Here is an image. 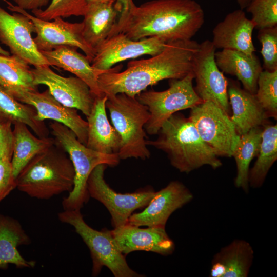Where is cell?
Wrapping results in <instances>:
<instances>
[{
	"mask_svg": "<svg viewBox=\"0 0 277 277\" xmlns=\"http://www.w3.org/2000/svg\"><path fill=\"white\" fill-rule=\"evenodd\" d=\"M204 21L203 9L195 0H152L138 6L134 3L120 16L108 37L121 33L133 40L150 37L167 43L190 40Z\"/></svg>",
	"mask_w": 277,
	"mask_h": 277,
	"instance_id": "1",
	"label": "cell"
},
{
	"mask_svg": "<svg viewBox=\"0 0 277 277\" xmlns=\"http://www.w3.org/2000/svg\"><path fill=\"white\" fill-rule=\"evenodd\" d=\"M199 43L192 39L169 42L163 51L147 59L129 62L101 74L98 84L106 95L125 93L135 97L147 87L164 80L180 79L191 71Z\"/></svg>",
	"mask_w": 277,
	"mask_h": 277,
	"instance_id": "2",
	"label": "cell"
},
{
	"mask_svg": "<svg viewBox=\"0 0 277 277\" xmlns=\"http://www.w3.org/2000/svg\"><path fill=\"white\" fill-rule=\"evenodd\" d=\"M157 134L155 140H147V145L164 152L171 165L180 172L189 173L205 165L215 169L222 165L214 150L181 113L172 115Z\"/></svg>",
	"mask_w": 277,
	"mask_h": 277,
	"instance_id": "3",
	"label": "cell"
},
{
	"mask_svg": "<svg viewBox=\"0 0 277 277\" xmlns=\"http://www.w3.org/2000/svg\"><path fill=\"white\" fill-rule=\"evenodd\" d=\"M73 164L55 144L33 157L16 178V188L32 197L48 199L71 192L74 183Z\"/></svg>",
	"mask_w": 277,
	"mask_h": 277,
	"instance_id": "4",
	"label": "cell"
},
{
	"mask_svg": "<svg viewBox=\"0 0 277 277\" xmlns=\"http://www.w3.org/2000/svg\"><path fill=\"white\" fill-rule=\"evenodd\" d=\"M50 128L55 144L68 154L75 172L73 188L63 199V207L64 210L81 209L89 197L87 184L92 170L100 164L116 166L120 159L117 154H105L88 148L71 130L61 123L53 121Z\"/></svg>",
	"mask_w": 277,
	"mask_h": 277,
	"instance_id": "5",
	"label": "cell"
},
{
	"mask_svg": "<svg viewBox=\"0 0 277 277\" xmlns=\"http://www.w3.org/2000/svg\"><path fill=\"white\" fill-rule=\"evenodd\" d=\"M108 109L113 126L121 137V146L117 155L120 160L149 158L150 152L146 143L144 126L150 113L146 106L136 96L125 93L106 95Z\"/></svg>",
	"mask_w": 277,
	"mask_h": 277,
	"instance_id": "6",
	"label": "cell"
},
{
	"mask_svg": "<svg viewBox=\"0 0 277 277\" xmlns=\"http://www.w3.org/2000/svg\"><path fill=\"white\" fill-rule=\"evenodd\" d=\"M61 222L73 226L88 247L92 260V275L107 267L115 277L143 276L132 269L117 248L110 230H95L84 221L80 209L64 210L58 214Z\"/></svg>",
	"mask_w": 277,
	"mask_h": 277,
	"instance_id": "7",
	"label": "cell"
},
{
	"mask_svg": "<svg viewBox=\"0 0 277 277\" xmlns=\"http://www.w3.org/2000/svg\"><path fill=\"white\" fill-rule=\"evenodd\" d=\"M169 80V87L165 90H144L136 96L149 112V118L144 126L145 131L149 135L157 134L164 123L173 114L203 102L193 86L192 71L182 78Z\"/></svg>",
	"mask_w": 277,
	"mask_h": 277,
	"instance_id": "8",
	"label": "cell"
},
{
	"mask_svg": "<svg viewBox=\"0 0 277 277\" xmlns=\"http://www.w3.org/2000/svg\"><path fill=\"white\" fill-rule=\"evenodd\" d=\"M201 138L219 157H231L240 135L230 115L211 101H204L190 109L188 117Z\"/></svg>",
	"mask_w": 277,
	"mask_h": 277,
	"instance_id": "9",
	"label": "cell"
},
{
	"mask_svg": "<svg viewBox=\"0 0 277 277\" xmlns=\"http://www.w3.org/2000/svg\"><path fill=\"white\" fill-rule=\"evenodd\" d=\"M216 49L211 41L199 43L192 60L191 71L196 83L194 88L203 102H212L230 115L228 79L216 64Z\"/></svg>",
	"mask_w": 277,
	"mask_h": 277,
	"instance_id": "10",
	"label": "cell"
},
{
	"mask_svg": "<svg viewBox=\"0 0 277 277\" xmlns=\"http://www.w3.org/2000/svg\"><path fill=\"white\" fill-rule=\"evenodd\" d=\"M107 165L97 166L90 174L87 184L89 196L102 203L109 212L114 228L127 223L133 211L146 207L155 191L149 190L132 193L116 192L105 182L104 175Z\"/></svg>",
	"mask_w": 277,
	"mask_h": 277,
	"instance_id": "11",
	"label": "cell"
},
{
	"mask_svg": "<svg viewBox=\"0 0 277 277\" xmlns=\"http://www.w3.org/2000/svg\"><path fill=\"white\" fill-rule=\"evenodd\" d=\"M3 1L7 4L9 10L23 14L31 20L36 34L34 41L40 51H50L62 46H72L82 50L91 62L96 51L89 46L84 39L82 22L70 23L62 17L51 21L42 19L7 0Z\"/></svg>",
	"mask_w": 277,
	"mask_h": 277,
	"instance_id": "12",
	"label": "cell"
},
{
	"mask_svg": "<svg viewBox=\"0 0 277 277\" xmlns=\"http://www.w3.org/2000/svg\"><path fill=\"white\" fill-rule=\"evenodd\" d=\"M35 27L26 15L10 14L0 6V41L7 46L14 56L34 67L49 66L48 62L37 48L32 34Z\"/></svg>",
	"mask_w": 277,
	"mask_h": 277,
	"instance_id": "13",
	"label": "cell"
},
{
	"mask_svg": "<svg viewBox=\"0 0 277 277\" xmlns=\"http://www.w3.org/2000/svg\"><path fill=\"white\" fill-rule=\"evenodd\" d=\"M49 67L41 66L31 69L34 84L46 86L50 93L58 102L88 116L96 96L89 86L76 76H61Z\"/></svg>",
	"mask_w": 277,
	"mask_h": 277,
	"instance_id": "14",
	"label": "cell"
},
{
	"mask_svg": "<svg viewBox=\"0 0 277 277\" xmlns=\"http://www.w3.org/2000/svg\"><path fill=\"white\" fill-rule=\"evenodd\" d=\"M167 42L150 37L132 39L118 33L108 37L96 50L91 64L93 67L107 71L116 63L144 55H155L164 50Z\"/></svg>",
	"mask_w": 277,
	"mask_h": 277,
	"instance_id": "15",
	"label": "cell"
},
{
	"mask_svg": "<svg viewBox=\"0 0 277 277\" xmlns=\"http://www.w3.org/2000/svg\"><path fill=\"white\" fill-rule=\"evenodd\" d=\"M193 198L191 191L181 182L173 181L155 192L145 209L132 214L128 223L140 227H165L170 216Z\"/></svg>",
	"mask_w": 277,
	"mask_h": 277,
	"instance_id": "16",
	"label": "cell"
},
{
	"mask_svg": "<svg viewBox=\"0 0 277 277\" xmlns=\"http://www.w3.org/2000/svg\"><path fill=\"white\" fill-rule=\"evenodd\" d=\"M13 96L18 101L32 106L39 121L51 120L62 124L71 130L78 140L86 145L88 124L78 114L77 109L67 107L55 100L48 90L43 92L37 90H21Z\"/></svg>",
	"mask_w": 277,
	"mask_h": 277,
	"instance_id": "17",
	"label": "cell"
},
{
	"mask_svg": "<svg viewBox=\"0 0 277 277\" xmlns=\"http://www.w3.org/2000/svg\"><path fill=\"white\" fill-rule=\"evenodd\" d=\"M110 232L117 248L124 254L146 251L169 255L175 249L174 243L166 232L165 227L141 228L127 223Z\"/></svg>",
	"mask_w": 277,
	"mask_h": 277,
	"instance_id": "18",
	"label": "cell"
},
{
	"mask_svg": "<svg viewBox=\"0 0 277 277\" xmlns=\"http://www.w3.org/2000/svg\"><path fill=\"white\" fill-rule=\"evenodd\" d=\"M255 25L243 9L235 10L226 15L212 30L213 45L216 49H231L247 54H254L255 48L252 33Z\"/></svg>",
	"mask_w": 277,
	"mask_h": 277,
	"instance_id": "19",
	"label": "cell"
},
{
	"mask_svg": "<svg viewBox=\"0 0 277 277\" xmlns=\"http://www.w3.org/2000/svg\"><path fill=\"white\" fill-rule=\"evenodd\" d=\"M230 119L239 135L250 129L268 124L269 117L255 94L242 88L239 82L228 80Z\"/></svg>",
	"mask_w": 277,
	"mask_h": 277,
	"instance_id": "20",
	"label": "cell"
},
{
	"mask_svg": "<svg viewBox=\"0 0 277 277\" xmlns=\"http://www.w3.org/2000/svg\"><path fill=\"white\" fill-rule=\"evenodd\" d=\"M106 95L95 96L89 115L87 117L88 129L86 146L105 154H117L121 146V137L108 119L106 111Z\"/></svg>",
	"mask_w": 277,
	"mask_h": 277,
	"instance_id": "21",
	"label": "cell"
},
{
	"mask_svg": "<svg viewBox=\"0 0 277 277\" xmlns=\"http://www.w3.org/2000/svg\"><path fill=\"white\" fill-rule=\"evenodd\" d=\"M76 49L72 46H62L50 51L41 52L50 66H56L73 73L86 83L96 96L104 95L99 88L98 77L108 70L102 71L93 67L89 58L77 52Z\"/></svg>",
	"mask_w": 277,
	"mask_h": 277,
	"instance_id": "22",
	"label": "cell"
},
{
	"mask_svg": "<svg viewBox=\"0 0 277 277\" xmlns=\"http://www.w3.org/2000/svg\"><path fill=\"white\" fill-rule=\"evenodd\" d=\"M215 58L223 73L235 76L244 89L255 94L258 80L263 68L255 53L247 54L237 50L222 49L215 52Z\"/></svg>",
	"mask_w": 277,
	"mask_h": 277,
	"instance_id": "23",
	"label": "cell"
},
{
	"mask_svg": "<svg viewBox=\"0 0 277 277\" xmlns=\"http://www.w3.org/2000/svg\"><path fill=\"white\" fill-rule=\"evenodd\" d=\"M112 2L87 5L83 23V36L87 45L96 50L108 38L116 22L118 12Z\"/></svg>",
	"mask_w": 277,
	"mask_h": 277,
	"instance_id": "24",
	"label": "cell"
},
{
	"mask_svg": "<svg viewBox=\"0 0 277 277\" xmlns=\"http://www.w3.org/2000/svg\"><path fill=\"white\" fill-rule=\"evenodd\" d=\"M29 242V238L17 220L0 214V268L9 264L17 267H33L35 262L25 260L17 249L18 246Z\"/></svg>",
	"mask_w": 277,
	"mask_h": 277,
	"instance_id": "25",
	"label": "cell"
},
{
	"mask_svg": "<svg viewBox=\"0 0 277 277\" xmlns=\"http://www.w3.org/2000/svg\"><path fill=\"white\" fill-rule=\"evenodd\" d=\"M13 125L11 163L14 175L16 178L22 169L33 157L53 145L55 140L49 137H36L24 123L18 122Z\"/></svg>",
	"mask_w": 277,
	"mask_h": 277,
	"instance_id": "26",
	"label": "cell"
},
{
	"mask_svg": "<svg viewBox=\"0 0 277 277\" xmlns=\"http://www.w3.org/2000/svg\"><path fill=\"white\" fill-rule=\"evenodd\" d=\"M254 258L250 244L243 240H235L216 253L211 263L220 265L224 277H247Z\"/></svg>",
	"mask_w": 277,
	"mask_h": 277,
	"instance_id": "27",
	"label": "cell"
},
{
	"mask_svg": "<svg viewBox=\"0 0 277 277\" xmlns=\"http://www.w3.org/2000/svg\"><path fill=\"white\" fill-rule=\"evenodd\" d=\"M0 86L12 96L22 90L37 88L29 64L13 55L0 54Z\"/></svg>",
	"mask_w": 277,
	"mask_h": 277,
	"instance_id": "28",
	"label": "cell"
},
{
	"mask_svg": "<svg viewBox=\"0 0 277 277\" xmlns=\"http://www.w3.org/2000/svg\"><path fill=\"white\" fill-rule=\"evenodd\" d=\"M263 127L250 129L240 135L239 143L233 153L236 166L234 185L247 193L249 190V173L250 163L256 156L262 140Z\"/></svg>",
	"mask_w": 277,
	"mask_h": 277,
	"instance_id": "29",
	"label": "cell"
},
{
	"mask_svg": "<svg viewBox=\"0 0 277 277\" xmlns=\"http://www.w3.org/2000/svg\"><path fill=\"white\" fill-rule=\"evenodd\" d=\"M36 115L34 107L18 101L0 86V118L12 124L24 123L39 137H48L47 127L44 121L37 120Z\"/></svg>",
	"mask_w": 277,
	"mask_h": 277,
	"instance_id": "30",
	"label": "cell"
},
{
	"mask_svg": "<svg viewBox=\"0 0 277 277\" xmlns=\"http://www.w3.org/2000/svg\"><path fill=\"white\" fill-rule=\"evenodd\" d=\"M257 159L250 169L249 185L253 188L263 184L267 175L277 160V125L267 124L263 126L262 140Z\"/></svg>",
	"mask_w": 277,
	"mask_h": 277,
	"instance_id": "31",
	"label": "cell"
},
{
	"mask_svg": "<svg viewBox=\"0 0 277 277\" xmlns=\"http://www.w3.org/2000/svg\"><path fill=\"white\" fill-rule=\"evenodd\" d=\"M255 96L268 117H277V70H262L258 82Z\"/></svg>",
	"mask_w": 277,
	"mask_h": 277,
	"instance_id": "32",
	"label": "cell"
},
{
	"mask_svg": "<svg viewBox=\"0 0 277 277\" xmlns=\"http://www.w3.org/2000/svg\"><path fill=\"white\" fill-rule=\"evenodd\" d=\"M87 8L84 0H52L45 9H38L32 12L38 18L51 21L57 17L83 16Z\"/></svg>",
	"mask_w": 277,
	"mask_h": 277,
	"instance_id": "33",
	"label": "cell"
},
{
	"mask_svg": "<svg viewBox=\"0 0 277 277\" xmlns=\"http://www.w3.org/2000/svg\"><path fill=\"white\" fill-rule=\"evenodd\" d=\"M246 9L256 29L277 26V0H251Z\"/></svg>",
	"mask_w": 277,
	"mask_h": 277,
	"instance_id": "34",
	"label": "cell"
},
{
	"mask_svg": "<svg viewBox=\"0 0 277 277\" xmlns=\"http://www.w3.org/2000/svg\"><path fill=\"white\" fill-rule=\"evenodd\" d=\"M257 38L261 45V53L265 70H277V26L258 30Z\"/></svg>",
	"mask_w": 277,
	"mask_h": 277,
	"instance_id": "35",
	"label": "cell"
},
{
	"mask_svg": "<svg viewBox=\"0 0 277 277\" xmlns=\"http://www.w3.org/2000/svg\"><path fill=\"white\" fill-rule=\"evenodd\" d=\"M15 188L16 177L13 174L11 160H0V202Z\"/></svg>",
	"mask_w": 277,
	"mask_h": 277,
	"instance_id": "36",
	"label": "cell"
},
{
	"mask_svg": "<svg viewBox=\"0 0 277 277\" xmlns=\"http://www.w3.org/2000/svg\"><path fill=\"white\" fill-rule=\"evenodd\" d=\"M12 124L10 122L0 118V160L12 159L13 150Z\"/></svg>",
	"mask_w": 277,
	"mask_h": 277,
	"instance_id": "37",
	"label": "cell"
},
{
	"mask_svg": "<svg viewBox=\"0 0 277 277\" xmlns=\"http://www.w3.org/2000/svg\"><path fill=\"white\" fill-rule=\"evenodd\" d=\"M18 7L31 11L46 6L49 0H13Z\"/></svg>",
	"mask_w": 277,
	"mask_h": 277,
	"instance_id": "38",
	"label": "cell"
},
{
	"mask_svg": "<svg viewBox=\"0 0 277 277\" xmlns=\"http://www.w3.org/2000/svg\"><path fill=\"white\" fill-rule=\"evenodd\" d=\"M134 4L133 0H116L114 3L115 10L120 13V16L125 14Z\"/></svg>",
	"mask_w": 277,
	"mask_h": 277,
	"instance_id": "39",
	"label": "cell"
},
{
	"mask_svg": "<svg viewBox=\"0 0 277 277\" xmlns=\"http://www.w3.org/2000/svg\"><path fill=\"white\" fill-rule=\"evenodd\" d=\"M238 4H239L240 9H245L251 0H236Z\"/></svg>",
	"mask_w": 277,
	"mask_h": 277,
	"instance_id": "40",
	"label": "cell"
},
{
	"mask_svg": "<svg viewBox=\"0 0 277 277\" xmlns=\"http://www.w3.org/2000/svg\"><path fill=\"white\" fill-rule=\"evenodd\" d=\"M87 4L97 2H112L115 3L116 0H84Z\"/></svg>",
	"mask_w": 277,
	"mask_h": 277,
	"instance_id": "41",
	"label": "cell"
},
{
	"mask_svg": "<svg viewBox=\"0 0 277 277\" xmlns=\"http://www.w3.org/2000/svg\"><path fill=\"white\" fill-rule=\"evenodd\" d=\"M0 54L4 55H9L10 53L8 51L3 49L2 47L0 46Z\"/></svg>",
	"mask_w": 277,
	"mask_h": 277,
	"instance_id": "42",
	"label": "cell"
}]
</instances>
